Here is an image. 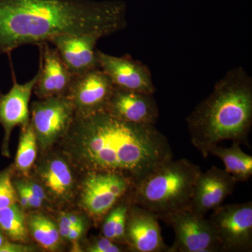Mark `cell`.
Returning a JSON list of instances; mask_svg holds the SVG:
<instances>
[{
	"instance_id": "6da1fadb",
	"label": "cell",
	"mask_w": 252,
	"mask_h": 252,
	"mask_svg": "<svg viewBox=\"0 0 252 252\" xmlns=\"http://www.w3.org/2000/svg\"><path fill=\"white\" fill-rule=\"evenodd\" d=\"M67 134L88 171L117 172L135 186L173 158L167 137L155 126L122 122L104 112L75 116Z\"/></svg>"
},
{
	"instance_id": "7a4b0ae2",
	"label": "cell",
	"mask_w": 252,
	"mask_h": 252,
	"mask_svg": "<svg viewBox=\"0 0 252 252\" xmlns=\"http://www.w3.org/2000/svg\"><path fill=\"white\" fill-rule=\"evenodd\" d=\"M120 0H0V55L65 34L112 35L127 26Z\"/></svg>"
},
{
	"instance_id": "3957f363",
	"label": "cell",
	"mask_w": 252,
	"mask_h": 252,
	"mask_svg": "<svg viewBox=\"0 0 252 252\" xmlns=\"http://www.w3.org/2000/svg\"><path fill=\"white\" fill-rule=\"evenodd\" d=\"M194 147L204 158L214 146L230 140L250 147L252 79L242 67L229 69L186 119Z\"/></svg>"
},
{
	"instance_id": "277c9868",
	"label": "cell",
	"mask_w": 252,
	"mask_h": 252,
	"mask_svg": "<svg viewBox=\"0 0 252 252\" xmlns=\"http://www.w3.org/2000/svg\"><path fill=\"white\" fill-rule=\"evenodd\" d=\"M202 170L188 159L168 160L134 187V205L157 214L190 209L195 183Z\"/></svg>"
},
{
	"instance_id": "5b68a950",
	"label": "cell",
	"mask_w": 252,
	"mask_h": 252,
	"mask_svg": "<svg viewBox=\"0 0 252 252\" xmlns=\"http://www.w3.org/2000/svg\"><path fill=\"white\" fill-rule=\"evenodd\" d=\"M158 218L172 227L175 233V242L169 252H223L215 227L205 216L184 209Z\"/></svg>"
},
{
	"instance_id": "8992f818",
	"label": "cell",
	"mask_w": 252,
	"mask_h": 252,
	"mask_svg": "<svg viewBox=\"0 0 252 252\" xmlns=\"http://www.w3.org/2000/svg\"><path fill=\"white\" fill-rule=\"evenodd\" d=\"M216 230L223 252L252 250V202L221 205L209 218Z\"/></svg>"
},
{
	"instance_id": "52a82bcc",
	"label": "cell",
	"mask_w": 252,
	"mask_h": 252,
	"mask_svg": "<svg viewBox=\"0 0 252 252\" xmlns=\"http://www.w3.org/2000/svg\"><path fill=\"white\" fill-rule=\"evenodd\" d=\"M134 187L132 181L117 172L89 171L83 182L81 205L94 218H104Z\"/></svg>"
},
{
	"instance_id": "ba28073f",
	"label": "cell",
	"mask_w": 252,
	"mask_h": 252,
	"mask_svg": "<svg viewBox=\"0 0 252 252\" xmlns=\"http://www.w3.org/2000/svg\"><path fill=\"white\" fill-rule=\"evenodd\" d=\"M31 115L37 143L46 149L67 135L76 113L72 102L66 96H59L33 102Z\"/></svg>"
},
{
	"instance_id": "9c48e42d",
	"label": "cell",
	"mask_w": 252,
	"mask_h": 252,
	"mask_svg": "<svg viewBox=\"0 0 252 252\" xmlns=\"http://www.w3.org/2000/svg\"><path fill=\"white\" fill-rule=\"evenodd\" d=\"M114 86L100 69L73 76L66 97L72 102L76 116L86 117L104 112Z\"/></svg>"
},
{
	"instance_id": "30bf717a",
	"label": "cell",
	"mask_w": 252,
	"mask_h": 252,
	"mask_svg": "<svg viewBox=\"0 0 252 252\" xmlns=\"http://www.w3.org/2000/svg\"><path fill=\"white\" fill-rule=\"evenodd\" d=\"M99 67L109 78L113 85L122 90L154 94L156 88L149 68L129 55L112 56L97 49Z\"/></svg>"
},
{
	"instance_id": "8fae6325",
	"label": "cell",
	"mask_w": 252,
	"mask_h": 252,
	"mask_svg": "<svg viewBox=\"0 0 252 252\" xmlns=\"http://www.w3.org/2000/svg\"><path fill=\"white\" fill-rule=\"evenodd\" d=\"M157 214L132 204L126 225V244L136 252H169Z\"/></svg>"
},
{
	"instance_id": "7c38bea8",
	"label": "cell",
	"mask_w": 252,
	"mask_h": 252,
	"mask_svg": "<svg viewBox=\"0 0 252 252\" xmlns=\"http://www.w3.org/2000/svg\"><path fill=\"white\" fill-rule=\"evenodd\" d=\"M102 37L98 33L65 34L55 36L49 43L73 75H77L99 68L95 46Z\"/></svg>"
},
{
	"instance_id": "4fadbf2b",
	"label": "cell",
	"mask_w": 252,
	"mask_h": 252,
	"mask_svg": "<svg viewBox=\"0 0 252 252\" xmlns=\"http://www.w3.org/2000/svg\"><path fill=\"white\" fill-rule=\"evenodd\" d=\"M154 94L114 87L104 112L122 122L155 126L159 111Z\"/></svg>"
},
{
	"instance_id": "5bb4252c",
	"label": "cell",
	"mask_w": 252,
	"mask_h": 252,
	"mask_svg": "<svg viewBox=\"0 0 252 252\" xmlns=\"http://www.w3.org/2000/svg\"><path fill=\"white\" fill-rule=\"evenodd\" d=\"M238 182L225 170L212 166L201 172L195 183L190 209L205 216L209 212L223 205L234 191Z\"/></svg>"
},
{
	"instance_id": "9a60e30c",
	"label": "cell",
	"mask_w": 252,
	"mask_h": 252,
	"mask_svg": "<svg viewBox=\"0 0 252 252\" xmlns=\"http://www.w3.org/2000/svg\"><path fill=\"white\" fill-rule=\"evenodd\" d=\"M39 46L41 49L39 77L33 91L40 99L65 96L74 75L50 43Z\"/></svg>"
},
{
	"instance_id": "2e32d148",
	"label": "cell",
	"mask_w": 252,
	"mask_h": 252,
	"mask_svg": "<svg viewBox=\"0 0 252 252\" xmlns=\"http://www.w3.org/2000/svg\"><path fill=\"white\" fill-rule=\"evenodd\" d=\"M13 74L14 83L10 90L6 94H0V125L4 128L5 140L7 143L15 127H23L30 123V100L39 72L25 84L18 83L14 73Z\"/></svg>"
},
{
	"instance_id": "e0dca14e",
	"label": "cell",
	"mask_w": 252,
	"mask_h": 252,
	"mask_svg": "<svg viewBox=\"0 0 252 252\" xmlns=\"http://www.w3.org/2000/svg\"><path fill=\"white\" fill-rule=\"evenodd\" d=\"M41 182L54 198L66 200L72 194L73 176L67 162L61 158L51 159L40 170Z\"/></svg>"
},
{
	"instance_id": "ac0fdd59",
	"label": "cell",
	"mask_w": 252,
	"mask_h": 252,
	"mask_svg": "<svg viewBox=\"0 0 252 252\" xmlns=\"http://www.w3.org/2000/svg\"><path fill=\"white\" fill-rule=\"evenodd\" d=\"M240 143L233 142L230 147L214 146L209 152L223 162L225 170L237 182H247L252 176V157L244 152Z\"/></svg>"
},
{
	"instance_id": "d6986e66",
	"label": "cell",
	"mask_w": 252,
	"mask_h": 252,
	"mask_svg": "<svg viewBox=\"0 0 252 252\" xmlns=\"http://www.w3.org/2000/svg\"><path fill=\"white\" fill-rule=\"evenodd\" d=\"M133 188L125 196L123 197L104 217L102 228V236L117 243H126V221L129 209L133 204Z\"/></svg>"
},
{
	"instance_id": "ffe728a7",
	"label": "cell",
	"mask_w": 252,
	"mask_h": 252,
	"mask_svg": "<svg viewBox=\"0 0 252 252\" xmlns=\"http://www.w3.org/2000/svg\"><path fill=\"white\" fill-rule=\"evenodd\" d=\"M27 225L34 240L45 250L59 248L60 236L59 228L54 221L42 214H32L27 220Z\"/></svg>"
},
{
	"instance_id": "44dd1931",
	"label": "cell",
	"mask_w": 252,
	"mask_h": 252,
	"mask_svg": "<svg viewBox=\"0 0 252 252\" xmlns=\"http://www.w3.org/2000/svg\"><path fill=\"white\" fill-rule=\"evenodd\" d=\"M0 230L13 241L27 240V220L17 204L0 209Z\"/></svg>"
},
{
	"instance_id": "7402d4cb",
	"label": "cell",
	"mask_w": 252,
	"mask_h": 252,
	"mask_svg": "<svg viewBox=\"0 0 252 252\" xmlns=\"http://www.w3.org/2000/svg\"><path fill=\"white\" fill-rule=\"evenodd\" d=\"M37 140L31 122L23 126L16 157V167L20 172L28 174L35 161Z\"/></svg>"
},
{
	"instance_id": "603a6c76",
	"label": "cell",
	"mask_w": 252,
	"mask_h": 252,
	"mask_svg": "<svg viewBox=\"0 0 252 252\" xmlns=\"http://www.w3.org/2000/svg\"><path fill=\"white\" fill-rule=\"evenodd\" d=\"M18 193L13 185L9 171L0 173V209L11 206L16 203Z\"/></svg>"
},
{
	"instance_id": "cb8c5ba5",
	"label": "cell",
	"mask_w": 252,
	"mask_h": 252,
	"mask_svg": "<svg viewBox=\"0 0 252 252\" xmlns=\"http://www.w3.org/2000/svg\"><path fill=\"white\" fill-rule=\"evenodd\" d=\"M119 243L113 241L110 239L102 236L96 239L88 248V252H120L124 251V249Z\"/></svg>"
},
{
	"instance_id": "d4e9b609",
	"label": "cell",
	"mask_w": 252,
	"mask_h": 252,
	"mask_svg": "<svg viewBox=\"0 0 252 252\" xmlns=\"http://www.w3.org/2000/svg\"><path fill=\"white\" fill-rule=\"evenodd\" d=\"M15 187H16V190L18 192H21L26 197L28 203H29L30 208L36 209L42 206L44 200L38 198V197H36V195L32 193L31 190L26 186L23 185L22 181L16 182Z\"/></svg>"
},
{
	"instance_id": "484cf974",
	"label": "cell",
	"mask_w": 252,
	"mask_h": 252,
	"mask_svg": "<svg viewBox=\"0 0 252 252\" xmlns=\"http://www.w3.org/2000/svg\"><path fill=\"white\" fill-rule=\"evenodd\" d=\"M73 227H74V225L71 224L69 219H68L67 213L63 212L60 216L59 225H58L61 238L67 240L68 235H69V231Z\"/></svg>"
},
{
	"instance_id": "4316f807",
	"label": "cell",
	"mask_w": 252,
	"mask_h": 252,
	"mask_svg": "<svg viewBox=\"0 0 252 252\" xmlns=\"http://www.w3.org/2000/svg\"><path fill=\"white\" fill-rule=\"evenodd\" d=\"M32 249L21 244H15L5 241L0 248V252H27L32 251Z\"/></svg>"
},
{
	"instance_id": "83f0119b",
	"label": "cell",
	"mask_w": 252,
	"mask_h": 252,
	"mask_svg": "<svg viewBox=\"0 0 252 252\" xmlns=\"http://www.w3.org/2000/svg\"><path fill=\"white\" fill-rule=\"evenodd\" d=\"M86 227V223L74 225L72 229L70 230V231H69L67 237V240L73 242V243L78 241L85 233Z\"/></svg>"
},
{
	"instance_id": "f1b7e54d",
	"label": "cell",
	"mask_w": 252,
	"mask_h": 252,
	"mask_svg": "<svg viewBox=\"0 0 252 252\" xmlns=\"http://www.w3.org/2000/svg\"><path fill=\"white\" fill-rule=\"evenodd\" d=\"M23 185L26 186V187L31 190L32 193L34 194V195H36V197L41 199V200H44V201L46 200V195L45 190H44V189H43L41 186L37 185V184L34 183V182H25V181H23Z\"/></svg>"
},
{
	"instance_id": "f546056e",
	"label": "cell",
	"mask_w": 252,
	"mask_h": 252,
	"mask_svg": "<svg viewBox=\"0 0 252 252\" xmlns=\"http://www.w3.org/2000/svg\"><path fill=\"white\" fill-rule=\"evenodd\" d=\"M67 217L71 224L74 225H74L81 224V223H85V220H84V218L76 215V214L67 213Z\"/></svg>"
},
{
	"instance_id": "4dcf8cb0",
	"label": "cell",
	"mask_w": 252,
	"mask_h": 252,
	"mask_svg": "<svg viewBox=\"0 0 252 252\" xmlns=\"http://www.w3.org/2000/svg\"><path fill=\"white\" fill-rule=\"evenodd\" d=\"M5 241H6V240H5L4 235L0 232V248H1V245L4 244Z\"/></svg>"
}]
</instances>
